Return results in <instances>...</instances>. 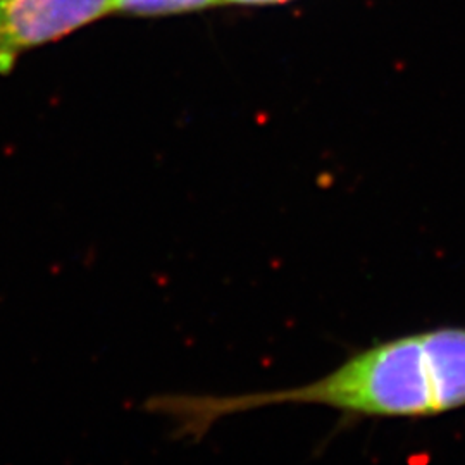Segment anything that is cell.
<instances>
[{"mask_svg": "<svg viewBox=\"0 0 465 465\" xmlns=\"http://www.w3.org/2000/svg\"><path fill=\"white\" fill-rule=\"evenodd\" d=\"M272 405H319L362 419H420L465 407V328L376 343L303 386L226 397H163L150 409L184 436L202 438L224 417Z\"/></svg>", "mask_w": 465, "mask_h": 465, "instance_id": "obj_1", "label": "cell"}, {"mask_svg": "<svg viewBox=\"0 0 465 465\" xmlns=\"http://www.w3.org/2000/svg\"><path fill=\"white\" fill-rule=\"evenodd\" d=\"M113 0H0V74L30 50L111 13Z\"/></svg>", "mask_w": 465, "mask_h": 465, "instance_id": "obj_2", "label": "cell"}, {"mask_svg": "<svg viewBox=\"0 0 465 465\" xmlns=\"http://www.w3.org/2000/svg\"><path fill=\"white\" fill-rule=\"evenodd\" d=\"M224 0H113L111 13L124 16H169L209 9Z\"/></svg>", "mask_w": 465, "mask_h": 465, "instance_id": "obj_3", "label": "cell"}, {"mask_svg": "<svg viewBox=\"0 0 465 465\" xmlns=\"http://www.w3.org/2000/svg\"><path fill=\"white\" fill-rule=\"evenodd\" d=\"M224 2H234V4H272V2H282V0H224Z\"/></svg>", "mask_w": 465, "mask_h": 465, "instance_id": "obj_4", "label": "cell"}]
</instances>
